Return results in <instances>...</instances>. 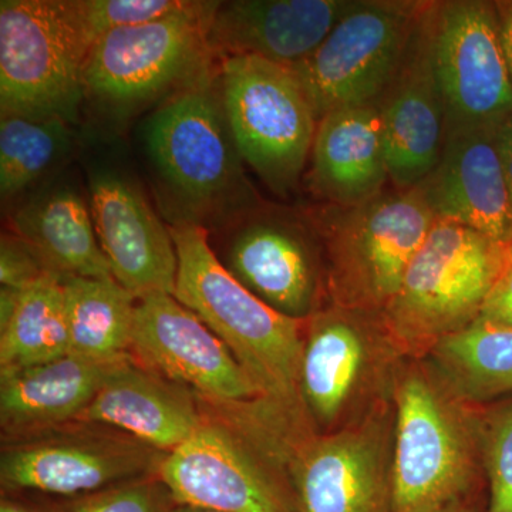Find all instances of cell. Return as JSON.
Returning a JSON list of instances; mask_svg holds the SVG:
<instances>
[{
	"label": "cell",
	"instance_id": "obj_1",
	"mask_svg": "<svg viewBox=\"0 0 512 512\" xmlns=\"http://www.w3.org/2000/svg\"><path fill=\"white\" fill-rule=\"evenodd\" d=\"M201 403L200 427L156 471L171 501L218 512H299L289 466L305 437L259 402Z\"/></svg>",
	"mask_w": 512,
	"mask_h": 512
},
{
	"label": "cell",
	"instance_id": "obj_2",
	"mask_svg": "<svg viewBox=\"0 0 512 512\" xmlns=\"http://www.w3.org/2000/svg\"><path fill=\"white\" fill-rule=\"evenodd\" d=\"M168 225L178 258L174 298L228 346L254 384L258 402L298 429L316 431L301 396L308 319L282 315L245 288L215 254L207 228Z\"/></svg>",
	"mask_w": 512,
	"mask_h": 512
},
{
	"label": "cell",
	"instance_id": "obj_3",
	"mask_svg": "<svg viewBox=\"0 0 512 512\" xmlns=\"http://www.w3.org/2000/svg\"><path fill=\"white\" fill-rule=\"evenodd\" d=\"M143 141L170 224L211 232L261 204L229 126L220 67L151 110Z\"/></svg>",
	"mask_w": 512,
	"mask_h": 512
},
{
	"label": "cell",
	"instance_id": "obj_4",
	"mask_svg": "<svg viewBox=\"0 0 512 512\" xmlns=\"http://www.w3.org/2000/svg\"><path fill=\"white\" fill-rule=\"evenodd\" d=\"M392 512H440L471 497L481 463V412L427 359H406L392 387Z\"/></svg>",
	"mask_w": 512,
	"mask_h": 512
},
{
	"label": "cell",
	"instance_id": "obj_5",
	"mask_svg": "<svg viewBox=\"0 0 512 512\" xmlns=\"http://www.w3.org/2000/svg\"><path fill=\"white\" fill-rule=\"evenodd\" d=\"M305 211L322 242L326 301L372 313H382L399 291L436 221L420 185L386 190L355 207Z\"/></svg>",
	"mask_w": 512,
	"mask_h": 512
},
{
	"label": "cell",
	"instance_id": "obj_6",
	"mask_svg": "<svg viewBox=\"0 0 512 512\" xmlns=\"http://www.w3.org/2000/svg\"><path fill=\"white\" fill-rule=\"evenodd\" d=\"M507 264L501 242L436 218L382 312L400 355L424 359L441 340L473 325Z\"/></svg>",
	"mask_w": 512,
	"mask_h": 512
},
{
	"label": "cell",
	"instance_id": "obj_7",
	"mask_svg": "<svg viewBox=\"0 0 512 512\" xmlns=\"http://www.w3.org/2000/svg\"><path fill=\"white\" fill-rule=\"evenodd\" d=\"M96 36L83 0L0 2V114L74 126Z\"/></svg>",
	"mask_w": 512,
	"mask_h": 512
},
{
	"label": "cell",
	"instance_id": "obj_8",
	"mask_svg": "<svg viewBox=\"0 0 512 512\" xmlns=\"http://www.w3.org/2000/svg\"><path fill=\"white\" fill-rule=\"evenodd\" d=\"M218 2H198L181 15L117 29L94 43L86 72V100L123 123L190 89L220 67L208 43Z\"/></svg>",
	"mask_w": 512,
	"mask_h": 512
},
{
	"label": "cell",
	"instance_id": "obj_9",
	"mask_svg": "<svg viewBox=\"0 0 512 512\" xmlns=\"http://www.w3.org/2000/svg\"><path fill=\"white\" fill-rule=\"evenodd\" d=\"M404 357L382 313L323 306L306 322L301 396L318 433L353 423L392 397Z\"/></svg>",
	"mask_w": 512,
	"mask_h": 512
},
{
	"label": "cell",
	"instance_id": "obj_10",
	"mask_svg": "<svg viewBox=\"0 0 512 512\" xmlns=\"http://www.w3.org/2000/svg\"><path fill=\"white\" fill-rule=\"evenodd\" d=\"M222 101L244 163L278 197L301 184L318 119L292 66L256 56L220 62Z\"/></svg>",
	"mask_w": 512,
	"mask_h": 512
},
{
	"label": "cell",
	"instance_id": "obj_11",
	"mask_svg": "<svg viewBox=\"0 0 512 512\" xmlns=\"http://www.w3.org/2000/svg\"><path fill=\"white\" fill-rule=\"evenodd\" d=\"M430 0H356L318 49L293 64L316 119L376 103L402 63Z\"/></svg>",
	"mask_w": 512,
	"mask_h": 512
},
{
	"label": "cell",
	"instance_id": "obj_12",
	"mask_svg": "<svg viewBox=\"0 0 512 512\" xmlns=\"http://www.w3.org/2000/svg\"><path fill=\"white\" fill-rule=\"evenodd\" d=\"M210 234L225 268L275 311L309 319L325 306L322 242L305 210L262 201Z\"/></svg>",
	"mask_w": 512,
	"mask_h": 512
},
{
	"label": "cell",
	"instance_id": "obj_13",
	"mask_svg": "<svg viewBox=\"0 0 512 512\" xmlns=\"http://www.w3.org/2000/svg\"><path fill=\"white\" fill-rule=\"evenodd\" d=\"M392 397L365 416L299 441L291 480L299 512H392Z\"/></svg>",
	"mask_w": 512,
	"mask_h": 512
},
{
	"label": "cell",
	"instance_id": "obj_14",
	"mask_svg": "<svg viewBox=\"0 0 512 512\" xmlns=\"http://www.w3.org/2000/svg\"><path fill=\"white\" fill-rule=\"evenodd\" d=\"M430 22L446 134L497 128L512 114V77L494 2L433 0Z\"/></svg>",
	"mask_w": 512,
	"mask_h": 512
},
{
	"label": "cell",
	"instance_id": "obj_15",
	"mask_svg": "<svg viewBox=\"0 0 512 512\" xmlns=\"http://www.w3.org/2000/svg\"><path fill=\"white\" fill-rule=\"evenodd\" d=\"M80 424L9 440L0 456L3 491L89 495L156 474L160 451L120 431Z\"/></svg>",
	"mask_w": 512,
	"mask_h": 512
},
{
	"label": "cell",
	"instance_id": "obj_16",
	"mask_svg": "<svg viewBox=\"0 0 512 512\" xmlns=\"http://www.w3.org/2000/svg\"><path fill=\"white\" fill-rule=\"evenodd\" d=\"M130 356L204 402H258L254 384L228 346L173 295L137 299Z\"/></svg>",
	"mask_w": 512,
	"mask_h": 512
},
{
	"label": "cell",
	"instance_id": "obj_17",
	"mask_svg": "<svg viewBox=\"0 0 512 512\" xmlns=\"http://www.w3.org/2000/svg\"><path fill=\"white\" fill-rule=\"evenodd\" d=\"M89 204L113 278L137 299L174 295L178 258L173 234L136 181L116 168H96L89 178Z\"/></svg>",
	"mask_w": 512,
	"mask_h": 512
},
{
	"label": "cell",
	"instance_id": "obj_18",
	"mask_svg": "<svg viewBox=\"0 0 512 512\" xmlns=\"http://www.w3.org/2000/svg\"><path fill=\"white\" fill-rule=\"evenodd\" d=\"M429 8L421 16L399 69L376 101L390 183L409 190L426 181L443 153L446 104L437 82Z\"/></svg>",
	"mask_w": 512,
	"mask_h": 512
},
{
	"label": "cell",
	"instance_id": "obj_19",
	"mask_svg": "<svg viewBox=\"0 0 512 512\" xmlns=\"http://www.w3.org/2000/svg\"><path fill=\"white\" fill-rule=\"evenodd\" d=\"M439 220L476 229L501 244L512 239V197L497 128L446 134L436 170L420 184Z\"/></svg>",
	"mask_w": 512,
	"mask_h": 512
},
{
	"label": "cell",
	"instance_id": "obj_20",
	"mask_svg": "<svg viewBox=\"0 0 512 512\" xmlns=\"http://www.w3.org/2000/svg\"><path fill=\"white\" fill-rule=\"evenodd\" d=\"M356 0H232L218 2L208 43L218 60L256 56L293 64L312 55Z\"/></svg>",
	"mask_w": 512,
	"mask_h": 512
},
{
	"label": "cell",
	"instance_id": "obj_21",
	"mask_svg": "<svg viewBox=\"0 0 512 512\" xmlns=\"http://www.w3.org/2000/svg\"><path fill=\"white\" fill-rule=\"evenodd\" d=\"M202 420L197 394L128 356L111 370L76 423L120 431L167 454L190 439Z\"/></svg>",
	"mask_w": 512,
	"mask_h": 512
},
{
	"label": "cell",
	"instance_id": "obj_22",
	"mask_svg": "<svg viewBox=\"0 0 512 512\" xmlns=\"http://www.w3.org/2000/svg\"><path fill=\"white\" fill-rule=\"evenodd\" d=\"M124 359L104 362L67 353L49 362L0 370L3 433L15 440L76 423Z\"/></svg>",
	"mask_w": 512,
	"mask_h": 512
},
{
	"label": "cell",
	"instance_id": "obj_23",
	"mask_svg": "<svg viewBox=\"0 0 512 512\" xmlns=\"http://www.w3.org/2000/svg\"><path fill=\"white\" fill-rule=\"evenodd\" d=\"M308 183L323 204L335 207H355L386 191L389 165L375 103L332 111L319 121Z\"/></svg>",
	"mask_w": 512,
	"mask_h": 512
},
{
	"label": "cell",
	"instance_id": "obj_24",
	"mask_svg": "<svg viewBox=\"0 0 512 512\" xmlns=\"http://www.w3.org/2000/svg\"><path fill=\"white\" fill-rule=\"evenodd\" d=\"M10 231L28 241L47 268L64 276L113 278L99 244L89 201L66 180L30 192L10 212Z\"/></svg>",
	"mask_w": 512,
	"mask_h": 512
},
{
	"label": "cell",
	"instance_id": "obj_25",
	"mask_svg": "<svg viewBox=\"0 0 512 512\" xmlns=\"http://www.w3.org/2000/svg\"><path fill=\"white\" fill-rule=\"evenodd\" d=\"M70 353L94 360L130 356L137 298L114 278L63 275Z\"/></svg>",
	"mask_w": 512,
	"mask_h": 512
},
{
	"label": "cell",
	"instance_id": "obj_26",
	"mask_svg": "<svg viewBox=\"0 0 512 512\" xmlns=\"http://www.w3.org/2000/svg\"><path fill=\"white\" fill-rule=\"evenodd\" d=\"M451 389L474 406L512 394V329L476 320L437 343L429 355Z\"/></svg>",
	"mask_w": 512,
	"mask_h": 512
},
{
	"label": "cell",
	"instance_id": "obj_27",
	"mask_svg": "<svg viewBox=\"0 0 512 512\" xmlns=\"http://www.w3.org/2000/svg\"><path fill=\"white\" fill-rule=\"evenodd\" d=\"M70 353L63 275L49 272L20 295L0 328V370L49 362Z\"/></svg>",
	"mask_w": 512,
	"mask_h": 512
},
{
	"label": "cell",
	"instance_id": "obj_28",
	"mask_svg": "<svg viewBox=\"0 0 512 512\" xmlns=\"http://www.w3.org/2000/svg\"><path fill=\"white\" fill-rule=\"evenodd\" d=\"M73 126L55 119L0 117V195L28 194L70 156Z\"/></svg>",
	"mask_w": 512,
	"mask_h": 512
},
{
	"label": "cell",
	"instance_id": "obj_29",
	"mask_svg": "<svg viewBox=\"0 0 512 512\" xmlns=\"http://www.w3.org/2000/svg\"><path fill=\"white\" fill-rule=\"evenodd\" d=\"M481 463L490 487L488 512H512V399L481 412Z\"/></svg>",
	"mask_w": 512,
	"mask_h": 512
},
{
	"label": "cell",
	"instance_id": "obj_30",
	"mask_svg": "<svg viewBox=\"0 0 512 512\" xmlns=\"http://www.w3.org/2000/svg\"><path fill=\"white\" fill-rule=\"evenodd\" d=\"M198 0H83L87 22L96 39L117 29L137 28L181 15Z\"/></svg>",
	"mask_w": 512,
	"mask_h": 512
},
{
	"label": "cell",
	"instance_id": "obj_31",
	"mask_svg": "<svg viewBox=\"0 0 512 512\" xmlns=\"http://www.w3.org/2000/svg\"><path fill=\"white\" fill-rule=\"evenodd\" d=\"M167 498L170 495L153 474L83 495L67 512H168Z\"/></svg>",
	"mask_w": 512,
	"mask_h": 512
},
{
	"label": "cell",
	"instance_id": "obj_32",
	"mask_svg": "<svg viewBox=\"0 0 512 512\" xmlns=\"http://www.w3.org/2000/svg\"><path fill=\"white\" fill-rule=\"evenodd\" d=\"M49 268L35 248L15 232L0 238V285L25 291L49 274Z\"/></svg>",
	"mask_w": 512,
	"mask_h": 512
},
{
	"label": "cell",
	"instance_id": "obj_33",
	"mask_svg": "<svg viewBox=\"0 0 512 512\" xmlns=\"http://www.w3.org/2000/svg\"><path fill=\"white\" fill-rule=\"evenodd\" d=\"M508 259V258H507ZM477 320L512 329V264L507 266L485 299Z\"/></svg>",
	"mask_w": 512,
	"mask_h": 512
},
{
	"label": "cell",
	"instance_id": "obj_34",
	"mask_svg": "<svg viewBox=\"0 0 512 512\" xmlns=\"http://www.w3.org/2000/svg\"><path fill=\"white\" fill-rule=\"evenodd\" d=\"M494 5L495 12H497L501 43H503L505 57H507L512 77V0H498V2H494Z\"/></svg>",
	"mask_w": 512,
	"mask_h": 512
},
{
	"label": "cell",
	"instance_id": "obj_35",
	"mask_svg": "<svg viewBox=\"0 0 512 512\" xmlns=\"http://www.w3.org/2000/svg\"><path fill=\"white\" fill-rule=\"evenodd\" d=\"M497 143L512 197V114L497 127Z\"/></svg>",
	"mask_w": 512,
	"mask_h": 512
},
{
	"label": "cell",
	"instance_id": "obj_36",
	"mask_svg": "<svg viewBox=\"0 0 512 512\" xmlns=\"http://www.w3.org/2000/svg\"><path fill=\"white\" fill-rule=\"evenodd\" d=\"M0 512H39L28 507V505L20 504L18 501L10 500V498H2L0 503Z\"/></svg>",
	"mask_w": 512,
	"mask_h": 512
},
{
	"label": "cell",
	"instance_id": "obj_37",
	"mask_svg": "<svg viewBox=\"0 0 512 512\" xmlns=\"http://www.w3.org/2000/svg\"><path fill=\"white\" fill-rule=\"evenodd\" d=\"M440 512H474V508L470 498H467V500L457 501V503L448 505L447 508Z\"/></svg>",
	"mask_w": 512,
	"mask_h": 512
},
{
	"label": "cell",
	"instance_id": "obj_38",
	"mask_svg": "<svg viewBox=\"0 0 512 512\" xmlns=\"http://www.w3.org/2000/svg\"><path fill=\"white\" fill-rule=\"evenodd\" d=\"M168 512H218L212 510H204V508L188 507V505H177L170 508Z\"/></svg>",
	"mask_w": 512,
	"mask_h": 512
},
{
	"label": "cell",
	"instance_id": "obj_39",
	"mask_svg": "<svg viewBox=\"0 0 512 512\" xmlns=\"http://www.w3.org/2000/svg\"><path fill=\"white\" fill-rule=\"evenodd\" d=\"M505 251H507L508 262L512 264V239L508 244H505Z\"/></svg>",
	"mask_w": 512,
	"mask_h": 512
}]
</instances>
